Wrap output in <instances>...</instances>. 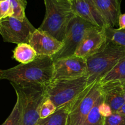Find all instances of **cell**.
<instances>
[{
  "label": "cell",
  "mask_w": 125,
  "mask_h": 125,
  "mask_svg": "<svg viewBox=\"0 0 125 125\" xmlns=\"http://www.w3.org/2000/svg\"><path fill=\"white\" fill-rule=\"evenodd\" d=\"M13 10L9 0H0V19L12 17Z\"/></svg>",
  "instance_id": "cell-23"
},
{
  "label": "cell",
  "mask_w": 125,
  "mask_h": 125,
  "mask_svg": "<svg viewBox=\"0 0 125 125\" xmlns=\"http://www.w3.org/2000/svg\"><path fill=\"white\" fill-rule=\"evenodd\" d=\"M0 20H1V19H0Z\"/></svg>",
  "instance_id": "cell-29"
},
{
  "label": "cell",
  "mask_w": 125,
  "mask_h": 125,
  "mask_svg": "<svg viewBox=\"0 0 125 125\" xmlns=\"http://www.w3.org/2000/svg\"><path fill=\"white\" fill-rule=\"evenodd\" d=\"M107 42L104 29L93 26L86 32L74 55L87 59L102 50Z\"/></svg>",
  "instance_id": "cell-10"
},
{
  "label": "cell",
  "mask_w": 125,
  "mask_h": 125,
  "mask_svg": "<svg viewBox=\"0 0 125 125\" xmlns=\"http://www.w3.org/2000/svg\"><path fill=\"white\" fill-rule=\"evenodd\" d=\"M87 74L72 79L52 81L45 87L46 99L52 101L56 108L70 106L87 86Z\"/></svg>",
  "instance_id": "cell-5"
},
{
  "label": "cell",
  "mask_w": 125,
  "mask_h": 125,
  "mask_svg": "<svg viewBox=\"0 0 125 125\" xmlns=\"http://www.w3.org/2000/svg\"><path fill=\"white\" fill-rule=\"evenodd\" d=\"M99 111H100L101 115L104 117V118L109 117L114 113L109 105L106 103L104 101V100L103 101L101 102L100 106H99Z\"/></svg>",
  "instance_id": "cell-25"
},
{
  "label": "cell",
  "mask_w": 125,
  "mask_h": 125,
  "mask_svg": "<svg viewBox=\"0 0 125 125\" xmlns=\"http://www.w3.org/2000/svg\"><path fill=\"white\" fill-rule=\"evenodd\" d=\"M125 81V57L120 60L107 74L101 79V84L110 81Z\"/></svg>",
  "instance_id": "cell-17"
},
{
  "label": "cell",
  "mask_w": 125,
  "mask_h": 125,
  "mask_svg": "<svg viewBox=\"0 0 125 125\" xmlns=\"http://www.w3.org/2000/svg\"><path fill=\"white\" fill-rule=\"evenodd\" d=\"M104 125H125V115L118 112H114L104 119Z\"/></svg>",
  "instance_id": "cell-24"
},
{
  "label": "cell",
  "mask_w": 125,
  "mask_h": 125,
  "mask_svg": "<svg viewBox=\"0 0 125 125\" xmlns=\"http://www.w3.org/2000/svg\"><path fill=\"white\" fill-rule=\"evenodd\" d=\"M36 28L29 20L18 19L9 17L0 20V35L5 42L16 43H28L31 35Z\"/></svg>",
  "instance_id": "cell-8"
},
{
  "label": "cell",
  "mask_w": 125,
  "mask_h": 125,
  "mask_svg": "<svg viewBox=\"0 0 125 125\" xmlns=\"http://www.w3.org/2000/svg\"><path fill=\"white\" fill-rule=\"evenodd\" d=\"M56 110L57 108L52 101L48 98L46 99L42 104L40 108V113H39L40 119L47 118L48 117L53 114Z\"/></svg>",
  "instance_id": "cell-22"
},
{
  "label": "cell",
  "mask_w": 125,
  "mask_h": 125,
  "mask_svg": "<svg viewBox=\"0 0 125 125\" xmlns=\"http://www.w3.org/2000/svg\"><path fill=\"white\" fill-rule=\"evenodd\" d=\"M70 2L75 15L101 29L108 26L94 0H70Z\"/></svg>",
  "instance_id": "cell-12"
},
{
  "label": "cell",
  "mask_w": 125,
  "mask_h": 125,
  "mask_svg": "<svg viewBox=\"0 0 125 125\" xmlns=\"http://www.w3.org/2000/svg\"><path fill=\"white\" fill-rule=\"evenodd\" d=\"M99 81L87 86L69 106L67 125H82L101 95Z\"/></svg>",
  "instance_id": "cell-6"
},
{
  "label": "cell",
  "mask_w": 125,
  "mask_h": 125,
  "mask_svg": "<svg viewBox=\"0 0 125 125\" xmlns=\"http://www.w3.org/2000/svg\"><path fill=\"white\" fill-rule=\"evenodd\" d=\"M93 25L89 22L78 16L74 15L67 26L62 41L63 46L56 55L52 56V59L74 56L85 33Z\"/></svg>",
  "instance_id": "cell-7"
},
{
  "label": "cell",
  "mask_w": 125,
  "mask_h": 125,
  "mask_svg": "<svg viewBox=\"0 0 125 125\" xmlns=\"http://www.w3.org/2000/svg\"><path fill=\"white\" fill-rule=\"evenodd\" d=\"M11 2L13 10L12 17L20 20H24L26 18L25 15V9L26 7V0H9Z\"/></svg>",
  "instance_id": "cell-21"
},
{
  "label": "cell",
  "mask_w": 125,
  "mask_h": 125,
  "mask_svg": "<svg viewBox=\"0 0 125 125\" xmlns=\"http://www.w3.org/2000/svg\"><path fill=\"white\" fill-rule=\"evenodd\" d=\"M104 32L107 41L125 49V29H115L107 26Z\"/></svg>",
  "instance_id": "cell-19"
},
{
  "label": "cell",
  "mask_w": 125,
  "mask_h": 125,
  "mask_svg": "<svg viewBox=\"0 0 125 125\" xmlns=\"http://www.w3.org/2000/svg\"><path fill=\"white\" fill-rule=\"evenodd\" d=\"M122 87H123V90H124V92H125V81L122 82Z\"/></svg>",
  "instance_id": "cell-28"
},
{
  "label": "cell",
  "mask_w": 125,
  "mask_h": 125,
  "mask_svg": "<svg viewBox=\"0 0 125 125\" xmlns=\"http://www.w3.org/2000/svg\"><path fill=\"white\" fill-rule=\"evenodd\" d=\"M119 29H125V13H121L118 18Z\"/></svg>",
  "instance_id": "cell-26"
},
{
  "label": "cell",
  "mask_w": 125,
  "mask_h": 125,
  "mask_svg": "<svg viewBox=\"0 0 125 125\" xmlns=\"http://www.w3.org/2000/svg\"><path fill=\"white\" fill-rule=\"evenodd\" d=\"M53 61L52 81L76 79L87 74L85 59L74 55Z\"/></svg>",
  "instance_id": "cell-9"
},
{
  "label": "cell",
  "mask_w": 125,
  "mask_h": 125,
  "mask_svg": "<svg viewBox=\"0 0 125 125\" xmlns=\"http://www.w3.org/2000/svg\"><path fill=\"white\" fill-rule=\"evenodd\" d=\"M13 52V58L23 64L32 62L39 56L29 43L18 44Z\"/></svg>",
  "instance_id": "cell-15"
},
{
  "label": "cell",
  "mask_w": 125,
  "mask_h": 125,
  "mask_svg": "<svg viewBox=\"0 0 125 125\" xmlns=\"http://www.w3.org/2000/svg\"><path fill=\"white\" fill-rule=\"evenodd\" d=\"M28 43L36 51L38 56L52 57L63 46V42L49 33L37 28L32 34Z\"/></svg>",
  "instance_id": "cell-11"
},
{
  "label": "cell",
  "mask_w": 125,
  "mask_h": 125,
  "mask_svg": "<svg viewBox=\"0 0 125 125\" xmlns=\"http://www.w3.org/2000/svg\"><path fill=\"white\" fill-rule=\"evenodd\" d=\"M125 57V49L109 41L99 52L87 57V86L99 81L122 59Z\"/></svg>",
  "instance_id": "cell-3"
},
{
  "label": "cell",
  "mask_w": 125,
  "mask_h": 125,
  "mask_svg": "<svg viewBox=\"0 0 125 125\" xmlns=\"http://www.w3.org/2000/svg\"><path fill=\"white\" fill-rule=\"evenodd\" d=\"M103 100L101 94L82 125H104L105 118L99 111V106Z\"/></svg>",
  "instance_id": "cell-18"
},
{
  "label": "cell",
  "mask_w": 125,
  "mask_h": 125,
  "mask_svg": "<svg viewBox=\"0 0 125 125\" xmlns=\"http://www.w3.org/2000/svg\"><path fill=\"white\" fill-rule=\"evenodd\" d=\"M45 15L39 29L62 42L68 23L75 15L70 0H43Z\"/></svg>",
  "instance_id": "cell-2"
},
{
  "label": "cell",
  "mask_w": 125,
  "mask_h": 125,
  "mask_svg": "<svg viewBox=\"0 0 125 125\" xmlns=\"http://www.w3.org/2000/svg\"><path fill=\"white\" fill-rule=\"evenodd\" d=\"M101 94L104 101L117 112L125 103V93L122 82L110 81L101 84Z\"/></svg>",
  "instance_id": "cell-13"
},
{
  "label": "cell",
  "mask_w": 125,
  "mask_h": 125,
  "mask_svg": "<svg viewBox=\"0 0 125 125\" xmlns=\"http://www.w3.org/2000/svg\"><path fill=\"white\" fill-rule=\"evenodd\" d=\"M22 122V107L19 100L17 101L7 119L1 125H21Z\"/></svg>",
  "instance_id": "cell-20"
},
{
  "label": "cell",
  "mask_w": 125,
  "mask_h": 125,
  "mask_svg": "<svg viewBox=\"0 0 125 125\" xmlns=\"http://www.w3.org/2000/svg\"><path fill=\"white\" fill-rule=\"evenodd\" d=\"M107 26H116L121 13V0H94Z\"/></svg>",
  "instance_id": "cell-14"
},
{
  "label": "cell",
  "mask_w": 125,
  "mask_h": 125,
  "mask_svg": "<svg viewBox=\"0 0 125 125\" xmlns=\"http://www.w3.org/2000/svg\"><path fill=\"white\" fill-rule=\"evenodd\" d=\"M117 112L120 113V114H122L125 115V103H124V104H123V106L120 107V109L118 110Z\"/></svg>",
  "instance_id": "cell-27"
},
{
  "label": "cell",
  "mask_w": 125,
  "mask_h": 125,
  "mask_svg": "<svg viewBox=\"0 0 125 125\" xmlns=\"http://www.w3.org/2000/svg\"><path fill=\"white\" fill-rule=\"evenodd\" d=\"M22 107L21 125H37L42 104L46 100L45 87L40 85H18L10 83Z\"/></svg>",
  "instance_id": "cell-4"
},
{
  "label": "cell",
  "mask_w": 125,
  "mask_h": 125,
  "mask_svg": "<svg viewBox=\"0 0 125 125\" xmlns=\"http://www.w3.org/2000/svg\"><path fill=\"white\" fill-rule=\"evenodd\" d=\"M69 106L57 109L56 112L43 119H39L37 125H67Z\"/></svg>",
  "instance_id": "cell-16"
},
{
  "label": "cell",
  "mask_w": 125,
  "mask_h": 125,
  "mask_svg": "<svg viewBox=\"0 0 125 125\" xmlns=\"http://www.w3.org/2000/svg\"><path fill=\"white\" fill-rule=\"evenodd\" d=\"M54 61L52 57L39 56L32 62L6 70L0 69V79L18 85L46 87L52 81Z\"/></svg>",
  "instance_id": "cell-1"
}]
</instances>
